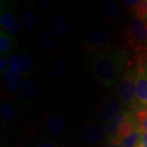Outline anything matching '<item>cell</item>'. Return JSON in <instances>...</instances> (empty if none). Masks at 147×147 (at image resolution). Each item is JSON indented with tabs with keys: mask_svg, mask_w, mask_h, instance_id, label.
Masks as SVG:
<instances>
[{
	"mask_svg": "<svg viewBox=\"0 0 147 147\" xmlns=\"http://www.w3.org/2000/svg\"><path fill=\"white\" fill-rule=\"evenodd\" d=\"M129 59L126 49H108L86 54L84 65L92 74L96 82L106 88H112L120 79Z\"/></svg>",
	"mask_w": 147,
	"mask_h": 147,
	"instance_id": "cell-1",
	"label": "cell"
},
{
	"mask_svg": "<svg viewBox=\"0 0 147 147\" xmlns=\"http://www.w3.org/2000/svg\"><path fill=\"white\" fill-rule=\"evenodd\" d=\"M137 74V61L134 63L129 61L127 65L126 70L122 76L119 83L117 92L118 98L123 104L124 107L128 108L132 112L135 109L141 106H137V90H136V79Z\"/></svg>",
	"mask_w": 147,
	"mask_h": 147,
	"instance_id": "cell-2",
	"label": "cell"
},
{
	"mask_svg": "<svg viewBox=\"0 0 147 147\" xmlns=\"http://www.w3.org/2000/svg\"><path fill=\"white\" fill-rule=\"evenodd\" d=\"M127 42L131 47L142 50L147 47V21L138 16L129 20L126 34Z\"/></svg>",
	"mask_w": 147,
	"mask_h": 147,
	"instance_id": "cell-3",
	"label": "cell"
},
{
	"mask_svg": "<svg viewBox=\"0 0 147 147\" xmlns=\"http://www.w3.org/2000/svg\"><path fill=\"white\" fill-rule=\"evenodd\" d=\"M111 42V34L104 30L88 32L84 38L83 45L86 54L98 53L110 49L108 45Z\"/></svg>",
	"mask_w": 147,
	"mask_h": 147,
	"instance_id": "cell-4",
	"label": "cell"
},
{
	"mask_svg": "<svg viewBox=\"0 0 147 147\" xmlns=\"http://www.w3.org/2000/svg\"><path fill=\"white\" fill-rule=\"evenodd\" d=\"M106 137V125L100 121H87L79 133V140L88 144H97Z\"/></svg>",
	"mask_w": 147,
	"mask_h": 147,
	"instance_id": "cell-5",
	"label": "cell"
},
{
	"mask_svg": "<svg viewBox=\"0 0 147 147\" xmlns=\"http://www.w3.org/2000/svg\"><path fill=\"white\" fill-rule=\"evenodd\" d=\"M123 107L118 97L105 96L97 108V117L100 123L107 124L124 110Z\"/></svg>",
	"mask_w": 147,
	"mask_h": 147,
	"instance_id": "cell-6",
	"label": "cell"
},
{
	"mask_svg": "<svg viewBox=\"0 0 147 147\" xmlns=\"http://www.w3.org/2000/svg\"><path fill=\"white\" fill-rule=\"evenodd\" d=\"M0 26L1 30L11 34H17L21 30V26L11 8V4L7 1H1L0 4Z\"/></svg>",
	"mask_w": 147,
	"mask_h": 147,
	"instance_id": "cell-7",
	"label": "cell"
},
{
	"mask_svg": "<svg viewBox=\"0 0 147 147\" xmlns=\"http://www.w3.org/2000/svg\"><path fill=\"white\" fill-rule=\"evenodd\" d=\"M39 84L34 78L29 77L25 80L21 93L16 101L23 109L30 108L36 105L39 96Z\"/></svg>",
	"mask_w": 147,
	"mask_h": 147,
	"instance_id": "cell-8",
	"label": "cell"
},
{
	"mask_svg": "<svg viewBox=\"0 0 147 147\" xmlns=\"http://www.w3.org/2000/svg\"><path fill=\"white\" fill-rule=\"evenodd\" d=\"M43 124L53 137H62L65 131V119L62 114L57 110H47L43 113Z\"/></svg>",
	"mask_w": 147,
	"mask_h": 147,
	"instance_id": "cell-9",
	"label": "cell"
},
{
	"mask_svg": "<svg viewBox=\"0 0 147 147\" xmlns=\"http://www.w3.org/2000/svg\"><path fill=\"white\" fill-rule=\"evenodd\" d=\"M136 79L137 100L139 106L147 107V67L138 57Z\"/></svg>",
	"mask_w": 147,
	"mask_h": 147,
	"instance_id": "cell-10",
	"label": "cell"
},
{
	"mask_svg": "<svg viewBox=\"0 0 147 147\" xmlns=\"http://www.w3.org/2000/svg\"><path fill=\"white\" fill-rule=\"evenodd\" d=\"M23 108L16 101L1 100L0 102V115L6 125H15L21 119Z\"/></svg>",
	"mask_w": 147,
	"mask_h": 147,
	"instance_id": "cell-11",
	"label": "cell"
},
{
	"mask_svg": "<svg viewBox=\"0 0 147 147\" xmlns=\"http://www.w3.org/2000/svg\"><path fill=\"white\" fill-rule=\"evenodd\" d=\"M50 30L54 35L64 37L69 31V23L66 16L61 12H55L50 19Z\"/></svg>",
	"mask_w": 147,
	"mask_h": 147,
	"instance_id": "cell-12",
	"label": "cell"
},
{
	"mask_svg": "<svg viewBox=\"0 0 147 147\" xmlns=\"http://www.w3.org/2000/svg\"><path fill=\"white\" fill-rule=\"evenodd\" d=\"M19 49L17 47L16 38L7 32L0 31V54L2 57H11Z\"/></svg>",
	"mask_w": 147,
	"mask_h": 147,
	"instance_id": "cell-13",
	"label": "cell"
},
{
	"mask_svg": "<svg viewBox=\"0 0 147 147\" xmlns=\"http://www.w3.org/2000/svg\"><path fill=\"white\" fill-rule=\"evenodd\" d=\"M100 9L102 16L109 22L117 21L123 15V9L120 4L115 1H102L100 3Z\"/></svg>",
	"mask_w": 147,
	"mask_h": 147,
	"instance_id": "cell-14",
	"label": "cell"
},
{
	"mask_svg": "<svg viewBox=\"0 0 147 147\" xmlns=\"http://www.w3.org/2000/svg\"><path fill=\"white\" fill-rule=\"evenodd\" d=\"M3 79L5 80L6 85L9 92L11 95L15 96L17 99V97L20 96L21 91L23 89L25 84V77L20 74L12 73L10 70H8L3 75Z\"/></svg>",
	"mask_w": 147,
	"mask_h": 147,
	"instance_id": "cell-15",
	"label": "cell"
},
{
	"mask_svg": "<svg viewBox=\"0 0 147 147\" xmlns=\"http://www.w3.org/2000/svg\"><path fill=\"white\" fill-rule=\"evenodd\" d=\"M133 114L131 111L128 110H123L122 111L119 115L115 118L110 123L106 124V133H107V137L106 140H112V139H117L118 137V131L120 128L122 124L129 119Z\"/></svg>",
	"mask_w": 147,
	"mask_h": 147,
	"instance_id": "cell-16",
	"label": "cell"
},
{
	"mask_svg": "<svg viewBox=\"0 0 147 147\" xmlns=\"http://www.w3.org/2000/svg\"><path fill=\"white\" fill-rule=\"evenodd\" d=\"M70 69V62L68 58L61 57L57 59L50 70L51 77L54 79H61L65 77Z\"/></svg>",
	"mask_w": 147,
	"mask_h": 147,
	"instance_id": "cell-17",
	"label": "cell"
},
{
	"mask_svg": "<svg viewBox=\"0 0 147 147\" xmlns=\"http://www.w3.org/2000/svg\"><path fill=\"white\" fill-rule=\"evenodd\" d=\"M39 49L44 54H50L55 50L56 47V41L54 34L51 30H45L43 31L38 42Z\"/></svg>",
	"mask_w": 147,
	"mask_h": 147,
	"instance_id": "cell-18",
	"label": "cell"
},
{
	"mask_svg": "<svg viewBox=\"0 0 147 147\" xmlns=\"http://www.w3.org/2000/svg\"><path fill=\"white\" fill-rule=\"evenodd\" d=\"M21 69H22V74L24 77L33 74L36 70V61L34 58L30 54L26 52H21Z\"/></svg>",
	"mask_w": 147,
	"mask_h": 147,
	"instance_id": "cell-19",
	"label": "cell"
},
{
	"mask_svg": "<svg viewBox=\"0 0 147 147\" xmlns=\"http://www.w3.org/2000/svg\"><path fill=\"white\" fill-rule=\"evenodd\" d=\"M137 128H138V126H137V121H136V119H135L134 115H132L131 118L127 121H125L122 124L120 128L119 129L117 139H119L120 141L124 139L127 136L131 135V133L135 130H137Z\"/></svg>",
	"mask_w": 147,
	"mask_h": 147,
	"instance_id": "cell-20",
	"label": "cell"
},
{
	"mask_svg": "<svg viewBox=\"0 0 147 147\" xmlns=\"http://www.w3.org/2000/svg\"><path fill=\"white\" fill-rule=\"evenodd\" d=\"M38 25V16L33 10H26L23 15V27L26 32H33Z\"/></svg>",
	"mask_w": 147,
	"mask_h": 147,
	"instance_id": "cell-21",
	"label": "cell"
},
{
	"mask_svg": "<svg viewBox=\"0 0 147 147\" xmlns=\"http://www.w3.org/2000/svg\"><path fill=\"white\" fill-rule=\"evenodd\" d=\"M131 113L136 119L138 129L142 132H147V107H139Z\"/></svg>",
	"mask_w": 147,
	"mask_h": 147,
	"instance_id": "cell-22",
	"label": "cell"
},
{
	"mask_svg": "<svg viewBox=\"0 0 147 147\" xmlns=\"http://www.w3.org/2000/svg\"><path fill=\"white\" fill-rule=\"evenodd\" d=\"M141 137H142V131L137 128L131 135L121 140L120 142L123 147H139Z\"/></svg>",
	"mask_w": 147,
	"mask_h": 147,
	"instance_id": "cell-23",
	"label": "cell"
},
{
	"mask_svg": "<svg viewBox=\"0 0 147 147\" xmlns=\"http://www.w3.org/2000/svg\"><path fill=\"white\" fill-rule=\"evenodd\" d=\"M34 147H60L56 142L45 136L37 137L34 141Z\"/></svg>",
	"mask_w": 147,
	"mask_h": 147,
	"instance_id": "cell-24",
	"label": "cell"
},
{
	"mask_svg": "<svg viewBox=\"0 0 147 147\" xmlns=\"http://www.w3.org/2000/svg\"><path fill=\"white\" fill-rule=\"evenodd\" d=\"M131 10H133L136 16L147 21V0L140 1V3Z\"/></svg>",
	"mask_w": 147,
	"mask_h": 147,
	"instance_id": "cell-25",
	"label": "cell"
},
{
	"mask_svg": "<svg viewBox=\"0 0 147 147\" xmlns=\"http://www.w3.org/2000/svg\"><path fill=\"white\" fill-rule=\"evenodd\" d=\"M9 70V62L4 57H0V74L3 76Z\"/></svg>",
	"mask_w": 147,
	"mask_h": 147,
	"instance_id": "cell-26",
	"label": "cell"
},
{
	"mask_svg": "<svg viewBox=\"0 0 147 147\" xmlns=\"http://www.w3.org/2000/svg\"><path fill=\"white\" fill-rule=\"evenodd\" d=\"M105 147H123L120 140L119 139H112V140H107Z\"/></svg>",
	"mask_w": 147,
	"mask_h": 147,
	"instance_id": "cell-27",
	"label": "cell"
},
{
	"mask_svg": "<svg viewBox=\"0 0 147 147\" xmlns=\"http://www.w3.org/2000/svg\"><path fill=\"white\" fill-rule=\"evenodd\" d=\"M123 3L127 7H130L131 9H133L140 3V0H124L123 1Z\"/></svg>",
	"mask_w": 147,
	"mask_h": 147,
	"instance_id": "cell-28",
	"label": "cell"
},
{
	"mask_svg": "<svg viewBox=\"0 0 147 147\" xmlns=\"http://www.w3.org/2000/svg\"><path fill=\"white\" fill-rule=\"evenodd\" d=\"M139 147H147V132H142Z\"/></svg>",
	"mask_w": 147,
	"mask_h": 147,
	"instance_id": "cell-29",
	"label": "cell"
},
{
	"mask_svg": "<svg viewBox=\"0 0 147 147\" xmlns=\"http://www.w3.org/2000/svg\"><path fill=\"white\" fill-rule=\"evenodd\" d=\"M142 50L144 51V53H143L142 56H140L138 57L141 59V61H142L143 63L145 64V65L147 67V47H145V48H143Z\"/></svg>",
	"mask_w": 147,
	"mask_h": 147,
	"instance_id": "cell-30",
	"label": "cell"
},
{
	"mask_svg": "<svg viewBox=\"0 0 147 147\" xmlns=\"http://www.w3.org/2000/svg\"><path fill=\"white\" fill-rule=\"evenodd\" d=\"M84 147H98V146H84Z\"/></svg>",
	"mask_w": 147,
	"mask_h": 147,
	"instance_id": "cell-31",
	"label": "cell"
},
{
	"mask_svg": "<svg viewBox=\"0 0 147 147\" xmlns=\"http://www.w3.org/2000/svg\"><path fill=\"white\" fill-rule=\"evenodd\" d=\"M14 147H24L23 146H14Z\"/></svg>",
	"mask_w": 147,
	"mask_h": 147,
	"instance_id": "cell-32",
	"label": "cell"
}]
</instances>
